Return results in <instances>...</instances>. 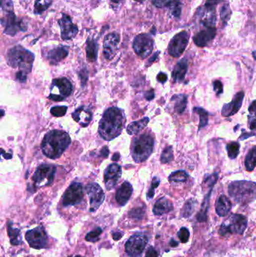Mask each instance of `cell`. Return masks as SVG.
Masks as SVG:
<instances>
[{
  "instance_id": "obj_1",
  "label": "cell",
  "mask_w": 256,
  "mask_h": 257,
  "mask_svg": "<svg viewBox=\"0 0 256 257\" xmlns=\"http://www.w3.org/2000/svg\"><path fill=\"white\" fill-rule=\"evenodd\" d=\"M125 114L121 108L111 107L104 112L99 126V133L102 139L111 141L118 137L125 126Z\"/></svg>"
},
{
  "instance_id": "obj_2",
  "label": "cell",
  "mask_w": 256,
  "mask_h": 257,
  "mask_svg": "<svg viewBox=\"0 0 256 257\" xmlns=\"http://www.w3.org/2000/svg\"><path fill=\"white\" fill-rule=\"evenodd\" d=\"M70 144L71 138L68 133L62 130H51L44 137L42 150L47 157L56 160L62 156Z\"/></svg>"
},
{
  "instance_id": "obj_3",
  "label": "cell",
  "mask_w": 256,
  "mask_h": 257,
  "mask_svg": "<svg viewBox=\"0 0 256 257\" xmlns=\"http://www.w3.org/2000/svg\"><path fill=\"white\" fill-rule=\"evenodd\" d=\"M34 60V54L20 45L11 48L6 54L8 66L14 69H20V71L26 74L31 72Z\"/></svg>"
},
{
  "instance_id": "obj_4",
  "label": "cell",
  "mask_w": 256,
  "mask_h": 257,
  "mask_svg": "<svg viewBox=\"0 0 256 257\" xmlns=\"http://www.w3.org/2000/svg\"><path fill=\"white\" fill-rule=\"evenodd\" d=\"M229 193L238 203H250L256 199V183L247 180L232 182L229 186Z\"/></svg>"
},
{
  "instance_id": "obj_5",
  "label": "cell",
  "mask_w": 256,
  "mask_h": 257,
  "mask_svg": "<svg viewBox=\"0 0 256 257\" xmlns=\"http://www.w3.org/2000/svg\"><path fill=\"white\" fill-rule=\"evenodd\" d=\"M154 148V139L151 135L142 134L131 142V153L134 162L143 163L150 157Z\"/></svg>"
},
{
  "instance_id": "obj_6",
  "label": "cell",
  "mask_w": 256,
  "mask_h": 257,
  "mask_svg": "<svg viewBox=\"0 0 256 257\" xmlns=\"http://www.w3.org/2000/svg\"><path fill=\"white\" fill-rule=\"evenodd\" d=\"M247 227V218L242 214H233L224 221L219 229V234L228 237L231 235H242Z\"/></svg>"
},
{
  "instance_id": "obj_7",
  "label": "cell",
  "mask_w": 256,
  "mask_h": 257,
  "mask_svg": "<svg viewBox=\"0 0 256 257\" xmlns=\"http://www.w3.org/2000/svg\"><path fill=\"white\" fill-rule=\"evenodd\" d=\"M72 92V85L68 79L65 78L56 79L53 80L51 94L48 98L55 102H60L68 97Z\"/></svg>"
},
{
  "instance_id": "obj_8",
  "label": "cell",
  "mask_w": 256,
  "mask_h": 257,
  "mask_svg": "<svg viewBox=\"0 0 256 257\" xmlns=\"http://www.w3.org/2000/svg\"><path fill=\"white\" fill-rule=\"evenodd\" d=\"M56 170L55 166L52 164L39 166L33 177L36 187H43L51 185L54 181Z\"/></svg>"
},
{
  "instance_id": "obj_9",
  "label": "cell",
  "mask_w": 256,
  "mask_h": 257,
  "mask_svg": "<svg viewBox=\"0 0 256 257\" xmlns=\"http://www.w3.org/2000/svg\"><path fill=\"white\" fill-rule=\"evenodd\" d=\"M147 243H148V238L145 235H134L126 243V252L130 257H140L144 252Z\"/></svg>"
},
{
  "instance_id": "obj_10",
  "label": "cell",
  "mask_w": 256,
  "mask_h": 257,
  "mask_svg": "<svg viewBox=\"0 0 256 257\" xmlns=\"http://www.w3.org/2000/svg\"><path fill=\"white\" fill-rule=\"evenodd\" d=\"M134 52L140 58L148 57L153 50V40L148 34H140L136 36L133 42Z\"/></svg>"
},
{
  "instance_id": "obj_11",
  "label": "cell",
  "mask_w": 256,
  "mask_h": 257,
  "mask_svg": "<svg viewBox=\"0 0 256 257\" xmlns=\"http://www.w3.org/2000/svg\"><path fill=\"white\" fill-rule=\"evenodd\" d=\"M25 238L30 247L35 249H42L48 246V235L43 227H37L28 231Z\"/></svg>"
},
{
  "instance_id": "obj_12",
  "label": "cell",
  "mask_w": 256,
  "mask_h": 257,
  "mask_svg": "<svg viewBox=\"0 0 256 257\" xmlns=\"http://www.w3.org/2000/svg\"><path fill=\"white\" fill-rule=\"evenodd\" d=\"M83 199V190L81 183L74 182L65 190L63 197V205L66 207L78 205Z\"/></svg>"
},
{
  "instance_id": "obj_13",
  "label": "cell",
  "mask_w": 256,
  "mask_h": 257,
  "mask_svg": "<svg viewBox=\"0 0 256 257\" xmlns=\"http://www.w3.org/2000/svg\"><path fill=\"white\" fill-rule=\"evenodd\" d=\"M2 26L5 27L4 33L14 36L20 31H26V25L23 20H18L13 12L7 13L1 20Z\"/></svg>"
},
{
  "instance_id": "obj_14",
  "label": "cell",
  "mask_w": 256,
  "mask_h": 257,
  "mask_svg": "<svg viewBox=\"0 0 256 257\" xmlns=\"http://www.w3.org/2000/svg\"><path fill=\"white\" fill-rule=\"evenodd\" d=\"M190 36L188 33L183 31L175 36L168 45V53L173 57H181L188 45Z\"/></svg>"
},
{
  "instance_id": "obj_15",
  "label": "cell",
  "mask_w": 256,
  "mask_h": 257,
  "mask_svg": "<svg viewBox=\"0 0 256 257\" xmlns=\"http://www.w3.org/2000/svg\"><path fill=\"white\" fill-rule=\"evenodd\" d=\"M86 191L90 198V208L91 212H94L99 209V207L105 200V193L101 186L96 183H90L86 186Z\"/></svg>"
},
{
  "instance_id": "obj_16",
  "label": "cell",
  "mask_w": 256,
  "mask_h": 257,
  "mask_svg": "<svg viewBox=\"0 0 256 257\" xmlns=\"http://www.w3.org/2000/svg\"><path fill=\"white\" fill-rule=\"evenodd\" d=\"M122 175L121 167L118 164H111L105 170L104 173V181H105V187L108 190H111L116 186L118 180L121 179Z\"/></svg>"
},
{
  "instance_id": "obj_17",
  "label": "cell",
  "mask_w": 256,
  "mask_h": 257,
  "mask_svg": "<svg viewBox=\"0 0 256 257\" xmlns=\"http://www.w3.org/2000/svg\"><path fill=\"white\" fill-rule=\"evenodd\" d=\"M58 23L61 28V37L64 40L72 39L78 33V28L73 23L69 16L66 14H63Z\"/></svg>"
},
{
  "instance_id": "obj_18",
  "label": "cell",
  "mask_w": 256,
  "mask_h": 257,
  "mask_svg": "<svg viewBox=\"0 0 256 257\" xmlns=\"http://www.w3.org/2000/svg\"><path fill=\"white\" fill-rule=\"evenodd\" d=\"M119 42L120 36L118 33H111L106 36L103 45L104 57L106 60H111L114 58L118 51Z\"/></svg>"
},
{
  "instance_id": "obj_19",
  "label": "cell",
  "mask_w": 256,
  "mask_h": 257,
  "mask_svg": "<svg viewBox=\"0 0 256 257\" xmlns=\"http://www.w3.org/2000/svg\"><path fill=\"white\" fill-rule=\"evenodd\" d=\"M244 92L243 91L238 92L233 98V100L229 104H225L222 109V115L223 117H231L238 112L242 106L244 101Z\"/></svg>"
},
{
  "instance_id": "obj_20",
  "label": "cell",
  "mask_w": 256,
  "mask_h": 257,
  "mask_svg": "<svg viewBox=\"0 0 256 257\" xmlns=\"http://www.w3.org/2000/svg\"><path fill=\"white\" fill-rule=\"evenodd\" d=\"M68 54V47L58 46L47 51L46 54H44V56L46 57L51 65H57L61 60L65 59Z\"/></svg>"
},
{
  "instance_id": "obj_21",
  "label": "cell",
  "mask_w": 256,
  "mask_h": 257,
  "mask_svg": "<svg viewBox=\"0 0 256 257\" xmlns=\"http://www.w3.org/2000/svg\"><path fill=\"white\" fill-rule=\"evenodd\" d=\"M216 30L215 27H207V29H203L197 33L193 38L194 44L197 46H207L209 42H211L216 36Z\"/></svg>"
},
{
  "instance_id": "obj_22",
  "label": "cell",
  "mask_w": 256,
  "mask_h": 257,
  "mask_svg": "<svg viewBox=\"0 0 256 257\" xmlns=\"http://www.w3.org/2000/svg\"><path fill=\"white\" fill-rule=\"evenodd\" d=\"M199 19L203 26L206 27H215L216 17L214 7L204 5V8H201V11H199Z\"/></svg>"
},
{
  "instance_id": "obj_23",
  "label": "cell",
  "mask_w": 256,
  "mask_h": 257,
  "mask_svg": "<svg viewBox=\"0 0 256 257\" xmlns=\"http://www.w3.org/2000/svg\"><path fill=\"white\" fill-rule=\"evenodd\" d=\"M71 115L74 121L77 122L83 127H87L90 124L93 117L91 110L84 106L77 108Z\"/></svg>"
},
{
  "instance_id": "obj_24",
  "label": "cell",
  "mask_w": 256,
  "mask_h": 257,
  "mask_svg": "<svg viewBox=\"0 0 256 257\" xmlns=\"http://www.w3.org/2000/svg\"><path fill=\"white\" fill-rule=\"evenodd\" d=\"M132 186L128 181L124 182L116 192V201L121 206L128 202L132 194Z\"/></svg>"
},
{
  "instance_id": "obj_25",
  "label": "cell",
  "mask_w": 256,
  "mask_h": 257,
  "mask_svg": "<svg viewBox=\"0 0 256 257\" xmlns=\"http://www.w3.org/2000/svg\"><path fill=\"white\" fill-rule=\"evenodd\" d=\"M188 70V63L186 59L178 62L172 72V78L175 82H182L185 79Z\"/></svg>"
},
{
  "instance_id": "obj_26",
  "label": "cell",
  "mask_w": 256,
  "mask_h": 257,
  "mask_svg": "<svg viewBox=\"0 0 256 257\" xmlns=\"http://www.w3.org/2000/svg\"><path fill=\"white\" fill-rule=\"evenodd\" d=\"M173 210V205L172 202L166 198L163 197L158 199L153 207V214L155 215L160 216L167 214Z\"/></svg>"
},
{
  "instance_id": "obj_27",
  "label": "cell",
  "mask_w": 256,
  "mask_h": 257,
  "mask_svg": "<svg viewBox=\"0 0 256 257\" xmlns=\"http://www.w3.org/2000/svg\"><path fill=\"white\" fill-rule=\"evenodd\" d=\"M216 212L220 217H225L232 209V202L229 198L222 195L218 198L216 202Z\"/></svg>"
},
{
  "instance_id": "obj_28",
  "label": "cell",
  "mask_w": 256,
  "mask_h": 257,
  "mask_svg": "<svg viewBox=\"0 0 256 257\" xmlns=\"http://www.w3.org/2000/svg\"><path fill=\"white\" fill-rule=\"evenodd\" d=\"M174 108L178 114H181L185 111L187 105V95L185 94H176L172 97Z\"/></svg>"
},
{
  "instance_id": "obj_29",
  "label": "cell",
  "mask_w": 256,
  "mask_h": 257,
  "mask_svg": "<svg viewBox=\"0 0 256 257\" xmlns=\"http://www.w3.org/2000/svg\"><path fill=\"white\" fill-rule=\"evenodd\" d=\"M149 121H150V119L148 117H144V118L141 119L138 121H134L130 123L127 128V133L131 136L137 135L147 126Z\"/></svg>"
},
{
  "instance_id": "obj_30",
  "label": "cell",
  "mask_w": 256,
  "mask_h": 257,
  "mask_svg": "<svg viewBox=\"0 0 256 257\" xmlns=\"http://www.w3.org/2000/svg\"><path fill=\"white\" fill-rule=\"evenodd\" d=\"M87 60L90 62H95L97 60L98 56V44L93 39L89 38L87 41Z\"/></svg>"
},
{
  "instance_id": "obj_31",
  "label": "cell",
  "mask_w": 256,
  "mask_h": 257,
  "mask_svg": "<svg viewBox=\"0 0 256 257\" xmlns=\"http://www.w3.org/2000/svg\"><path fill=\"white\" fill-rule=\"evenodd\" d=\"M245 167L247 171H252L256 167V146L253 147L247 154L245 160Z\"/></svg>"
},
{
  "instance_id": "obj_32",
  "label": "cell",
  "mask_w": 256,
  "mask_h": 257,
  "mask_svg": "<svg viewBox=\"0 0 256 257\" xmlns=\"http://www.w3.org/2000/svg\"><path fill=\"white\" fill-rule=\"evenodd\" d=\"M170 13L173 17L180 18L182 11V2L181 0H172L168 5Z\"/></svg>"
},
{
  "instance_id": "obj_33",
  "label": "cell",
  "mask_w": 256,
  "mask_h": 257,
  "mask_svg": "<svg viewBox=\"0 0 256 257\" xmlns=\"http://www.w3.org/2000/svg\"><path fill=\"white\" fill-rule=\"evenodd\" d=\"M193 111L196 114H198L199 117H200L198 126V130H200L208 124V113L204 108H197V107L194 108Z\"/></svg>"
},
{
  "instance_id": "obj_34",
  "label": "cell",
  "mask_w": 256,
  "mask_h": 257,
  "mask_svg": "<svg viewBox=\"0 0 256 257\" xmlns=\"http://www.w3.org/2000/svg\"><path fill=\"white\" fill-rule=\"evenodd\" d=\"M189 175L185 171L180 170V171H175L172 173L168 177V180L170 182H175V183H179V182H186L188 180Z\"/></svg>"
},
{
  "instance_id": "obj_35",
  "label": "cell",
  "mask_w": 256,
  "mask_h": 257,
  "mask_svg": "<svg viewBox=\"0 0 256 257\" xmlns=\"http://www.w3.org/2000/svg\"><path fill=\"white\" fill-rule=\"evenodd\" d=\"M8 233L10 239H11V243L13 245H18L22 243L20 230L13 228L11 226L8 225Z\"/></svg>"
},
{
  "instance_id": "obj_36",
  "label": "cell",
  "mask_w": 256,
  "mask_h": 257,
  "mask_svg": "<svg viewBox=\"0 0 256 257\" xmlns=\"http://www.w3.org/2000/svg\"><path fill=\"white\" fill-rule=\"evenodd\" d=\"M212 189L209 192L207 196H206L205 199H204V202H203L202 207H201V211L197 214V220L199 221L204 222L207 220V209L209 207V202H210V196L211 194Z\"/></svg>"
},
{
  "instance_id": "obj_37",
  "label": "cell",
  "mask_w": 256,
  "mask_h": 257,
  "mask_svg": "<svg viewBox=\"0 0 256 257\" xmlns=\"http://www.w3.org/2000/svg\"><path fill=\"white\" fill-rule=\"evenodd\" d=\"M249 126L251 130L256 129V100L253 101L249 108Z\"/></svg>"
},
{
  "instance_id": "obj_38",
  "label": "cell",
  "mask_w": 256,
  "mask_h": 257,
  "mask_svg": "<svg viewBox=\"0 0 256 257\" xmlns=\"http://www.w3.org/2000/svg\"><path fill=\"white\" fill-rule=\"evenodd\" d=\"M51 0H36L35 2V13L37 14L45 11L51 6Z\"/></svg>"
},
{
  "instance_id": "obj_39",
  "label": "cell",
  "mask_w": 256,
  "mask_h": 257,
  "mask_svg": "<svg viewBox=\"0 0 256 257\" xmlns=\"http://www.w3.org/2000/svg\"><path fill=\"white\" fill-rule=\"evenodd\" d=\"M196 205H197V202L194 199H190L186 202L185 205L182 210V216L184 217H189L192 215L193 211H194V208H195Z\"/></svg>"
},
{
  "instance_id": "obj_40",
  "label": "cell",
  "mask_w": 256,
  "mask_h": 257,
  "mask_svg": "<svg viewBox=\"0 0 256 257\" xmlns=\"http://www.w3.org/2000/svg\"><path fill=\"white\" fill-rule=\"evenodd\" d=\"M226 149L227 151H228V155H229V158L234 160L239 154L240 144L236 142H231V143L227 145Z\"/></svg>"
},
{
  "instance_id": "obj_41",
  "label": "cell",
  "mask_w": 256,
  "mask_h": 257,
  "mask_svg": "<svg viewBox=\"0 0 256 257\" xmlns=\"http://www.w3.org/2000/svg\"><path fill=\"white\" fill-rule=\"evenodd\" d=\"M174 159L173 148L172 146L167 147L165 148L162 155H161V163L163 164H168L172 161Z\"/></svg>"
},
{
  "instance_id": "obj_42",
  "label": "cell",
  "mask_w": 256,
  "mask_h": 257,
  "mask_svg": "<svg viewBox=\"0 0 256 257\" xmlns=\"http://www.w3.org/2000/svg\"><path fill=\"white\" fill-rule=\"evenodd\" d=\"M102 233V229L96 228V230H93V231L89 233L86 236V238H85V239H86V240H87V242H97V241H99V236H100L101 233Z\"/></svg>"
},
{
  "instance_id": "obj_43",
  "label": "cell",
  "mask_w": 256,
  "mask_h": 257,
  "mask_svg": "<svg viewBox=\"0 0 256 257\" xmlns=\"http://www.w3.org/2000/svg\"><path fill=\"white\" fill-rule=\"evenodd\" d=\"M67 110H68L67 106H55L51 108V113L56 117H64L66 114Z\"/></svg>"
},
{
  "instance_id": "obj_44",
  "label": "cell",
  "mask_w": 256,
  "mask_h": 257,
  "mask_svg": "<svg viewBox=\"0 0 256 257\" xmlns=\"http://www.w3.org/2000/svg\"><path fill=\"white\" fill-rule=\"evenodd\" d=\"M231 13L232 12H231L230 7H229V4L224 5L222 9H221L220 12L221 19H222L224 23H226L227 22L229 21V19H230Z\"/></svg>"
},
{
  "instance_id": "obj_45",
  "label": "cell",
  "mask_w": 256,
  "mask_h": 257,
  "mask_svg": "<svg viewBox=\"0 0 256 257\" xmlns=\"http://www.w3.org/2000/svg\"><path fill=\"white\" fill-rule=\"evenodd\" d=\"M159 183H160V180H159L157 177H153V181H152L151 183V186H150V189H149L148 192H147V199H153L155 194V189L158 187Z\"/></svg>"
},
{
  "instance_id": "obj_46",
  "label": "cell",
  "mask_w": 256,
  "mask_h": 257,
  "mask_svg": "<svg viewBox=\"0 0 256 257\" xmlns=\"http://www.w3.org/2000/svg\"><path fill=\"white\" fill-rule=\"evenodd\" d=\"M178 236L182 243H187L190 239V231L186 227H182L178 232Z\"/></svg>"
},
{
  "instance_id": "obj_47",
  "label": "cell",
  "mask_w": 256,
  "mask_h": 257,
  "mask_svg": "<svg viewBox=\"0 0 256 257\" xmlns=\"http://www.w3.org/2000/svg\"><path fill=\"white\" fill-rule=\"evenodd\" d=\"M218 180V174L217 173H214V174H210V175L207 176L204 180V183L207 184L209 187L213 188L214 186L215 183H216Z\"/></svg>"
},
{
  "instance_id": "obj_48",
  "label": "cell",
  "mask_w": 256,
  "mask_h": 257,
  "mask_svg": "<svg viewBox=\"0 0 256 257\" xmlns=\"http://www.w3.org/2000/svg\"><path fill=\"white\" fill-rule=\"evenodd\" d=\"M1 8L6 13L13 12V3L11 0H1Z\"/></svg>"
},
{
  "instance_id": "obj_49",
  "label": "cell",
  "mask_w": 256,
  "mask_h": 257,
  "mask_svg": "<svg viewBox=\"0 0 256 257\" xmlns=\"http://www.w3.org/2000/svg\"><path fill=\"white\" fill-rule=\"evenodd\" d=\"M172 0H152L153 5L157 8H163L168 6Z\"/></svg>"
},
{
  "instance_id": "obj_50",
  "label": "cell",
  "mask_w": 256,
  "mask_h": 257,
  "mask_svg": "<svg viewBox=\"0 0 256 257\" xmlns=\"http://www.w3.org/2000/svg\"><path fill=\"white\" fill-rule=\"evenodd\" d=\"M213 89L217 92L218 94H221L223 92V85L220 81H215L213 82Z\"/></svg>"
},
{
  "instance_id": "obj_51",
  "label": "cell",
  "mask_w": 256,
  "mask_h": 257,
  "mask_svg": "<svg viewBox=\"0 0 256 257\" xmlns=\"http://www.w3.org/2000/svg\"><path fill=\"white\" fill-rule=\"evenodd\" d=\"M125 0H111V7L114 10H118L124 4Z\"/></svg>"
},
{
  "instance_id": "obj_52",
  "label": "cell",
  "mask_w": 256,
  "mask_h": 257,
  "mask_svg": "<svg viewBox=\"0 0 256 257\" xmlns=\"http://www.w3.org/2000/svg\"><path fill=\"white\" fill-rule=\"evenodd\" d=\"M130 216H131L132 217H137V218H138V217H137V214H138L139 217H143V215H144V211H143V209H140V208H137V209H133L131 210V211H130L129 213ZM141 217H140V218H141Z\"/></svg>"
},
{
  "instance_id": "obj_53",
  "label": "cell",
  "mask_w": 256,
  "mask_h": 257,
  "mask_svg": "<svg viewBox=\"0 0 256 257\" xmlns=\"http://www.w3.org/2000/svg\"><path fill=\"white\" fill-rule=\"evenodd\" d=\"M145 257H158L157 251L153 247H150L146 253Z\"/></svg>"
},
{
  "instance_id": "obj_54",
  "label": "cell",
  "mask_w": 256,
  "mask_h": 257,
  "mask_svg": "<svg viewBox=\"0 0 256 257\" xmlns=\"http://www.w3.org/2000/svg\"><path fill=\"white\" fill-rule=\"evenodd\" d=\"M26 76H27V74L24 72L19 71L18 73H17V76H16V78H17V80L19 81L20 82H25L26 81Z\"/></svg>"
},
{
  "instance_id": "obj_55",
  "label": "cell",
  "mask_w": 256,
  "mask_h": 257,
  "mask_svg": "<svg viewBox=\"0 0 256 257\" xmlns=\"http://www.w3.org/2000/svg\"><path fill=\"white\" fill-rule=\"evenodd\" d=\"M167 79H168V76H167L165 73H159V75L157 76V80L159 81L160 83H165Z\"/></svg>"
},
{
  "instance_id": "obj_56",
  "label": "cell",
  "mask_w": 256,
  "mask_h": 257,
  "mask_svg": "<svg viewBox=\"0 0 256 257\" xmlns=\"http://www.w3.org/2000/svg\"><path fill=\"white\" fill-rule=\"evenodd\" d=\"M221 1H222V0H207V2H206L205 5H209V6L214 7L215 5L219 4Z\"/></svg>"
},
{
  "instance_id": "obj_57",
  "label": "cell",
  "mask_w": 256,
  "mask_h": 257,
  "mask_svg": "<svg viewBox=\"0 0 256 257\" xmlns=\"http://www.w3.org/2000/svg\"><path fill=\"white\" fill-rule=\"evenodd\" d=\"M144 96H145L147 100H152L155 96L154 91H153V89H152L151 91H148V92H146Z\"/></svg>"
},
{
  "instance_id": "obj_58",
  "label": "cell",
  "mask_w": 256,
  "mask_h": 257,
  "mask_svg": "<svg viewBox=\"0 0 256 257\" xmlns=\"http://www.w3.org/2000/svg\"><path fill=\"white\" fill-rule=\"evenodd\" d=\"M101 153H102V157H108V154H109V150H108V148H107V147L105 146V148H104L102 150Z\"/></svg>"
},
{
  "instance_id": "obj_59",
  "label": "cell",
  "mask_w": 256,
  "mask_h": 257,
  "mask_svg": "<svg viewBox=\"0 0 256 257\" xmlns=\"http://www.w3.org/2000/svg\"><path fill=\"white\" fill-rule=\"evenodd\" d=\"M122 233H114V234H113V238L116 241L119 240L121 238H122Z\"/></svg>"
},
{
  "instance_id": "obj_60",
  "label": "cell",
  "mask_w": 256,
  "mask_h": 257,
  "mask_svg": "<svg viewBox=\"0 0 256 257\" xmlns=\"http://www.w3.org/2000/svg\"><path fill=\"white\" fill-rule=\"evenodd\" d=\"M120 157H121V155H120L119 153H116L115 155L113 156L112 160H114V161H118Z\"/></svg>"
},
{
  "instance_id": "obj_61",
  "label": "cell",
  "mask_w": 256,
  "mask_h": 257,
  "mask_svg": "<svg viewBox=\"0 0 256 257\" xmlns=\"http://www.w3.org/2000/svg\"><path fill=\"white\" fill-rule=\"evenodd\" d=\"M171 245H172V247H176L178 246V242H175L174 239H172V242H171Z\"/></svg>"
},
{
  "instance_id": "obj_62",
  "label": "cell",
  "mask_w": 256,
  "mask_h": 257,
  "mask_svg": "<svg viewBox=\"0 0 256 257\" xmlns=\"http://www.w3.org/2000/svg\"><path fill=\"white\" fill-rule=\"evenodd\" d=\"M81 257V256H80V255H76V256H71V257Z\"/></svg>"
}]
</instances>
